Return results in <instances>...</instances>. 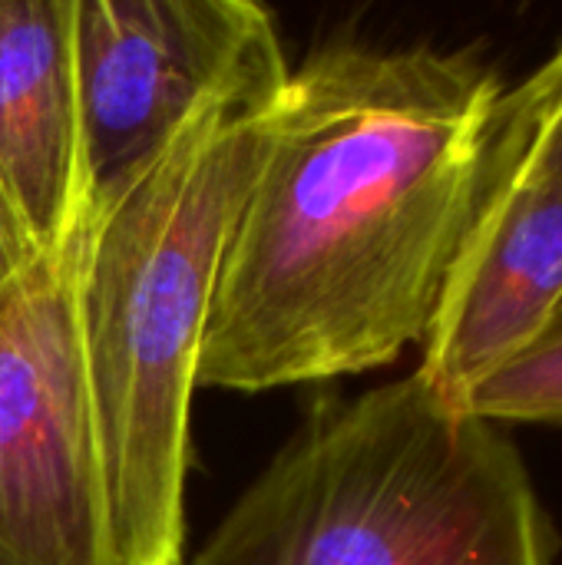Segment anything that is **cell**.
<instances>
[{"instance_id": "1", "label": "cell", "mask_w": 562, "mask_h": 565, "mask_svg": "<svg viewBox=\"0 0 562 565\" xmlns=\"http://www.w3.org/2000/svg\"><path fill=\"white\" fill-rule=\"evenodd\" d=\"M503 83L470 50L325 43L288 70L229 232L199 387L275 391L427 338Z\"/></svg>"}, {"instance_id": "2", "label": "cell", "mask_w": 562, "mask_h": 565, "mask_svg": "<svg viewBox=\"0 0 562 565\" xmlns=\"http://www.w3.org/2000/svg\"><path fill=\"white\" fill-rule=\"evenodd\" d=\"M288 79L278 30L93 205L79 351L116 565L185 563L189 420L219 262Z\"/></svg>"}, {"instance_id": "3", "label": "cell", "mask_w": 562, "mask_h": 565, "mask_svg": "<svg viewBox=\"0 0 562 565\" xmlns=\"http://www.w3.org/2000/svg\"><path fill=\"white\" fill-rule=\"evenodd\" d=\"M189 565H556L517 444L417 374L318 407Z\"/></svg>"}, {"instance_id": "4", "label": "cell", "mask_w": 562, "mask_h": 565, "mask_svg": "<svg viewBox=\"0 0 562 565\" xmlns=\"http://www.w3.org/2000/svg\"><path fill=\"white\" fill-rule=\"evenodd\" d=\"M83 238L0 288V565H116L79 351Z\"/></svg>"}, {"instance_id": "5", "label": "cell", "mask_w": 562, "mask_h": 565, "mask_svg": "<svg viewBox=\"0 0 562 565\" xmlns=\"http://www.w3.org/2000/svg\"><path fill=\"white\" fill-rule=\"evenodd\" d=\"M562 305V189L530 79L503 93L474 212L414 371L447 407L523 354Z\"/></svg>"}, {"instance_id": "6", "label": "cell", "mask_w": 562, "mask_h": 565, "mask_svg": "<svg viewBox=\"0 0 562 565\" xmlns=\"http://www.w3.org/2000/svg\"><path fill=\"white\" fill-rule=\"evenodd\" d=\"M275 33L252 0H76L73 63L93 205L142 172Z\"/></svg>"}, {"instance_id": "7", "label": "cell", "mask_w": 562, "mask_h": 565, "mask_svg": "<svg viewBox=\"0 0 562 565\" xmlns=\"http://www.w3.org/2000/svg\"><path fill=\"white\" fill-rule=\"evenodd\" d=\"M76 0H0V199L36 255L93 215L73 63Z\"/></svg>"}, {"instance_id": "8", "label": "cell", "mask_w": 562, "mask_h": 565, "mask_svg": "<svg viewBox=\"0 0 562 565\" xmlns=\"http://www.w3.org/2000/svg\"><path fill=\"white\" fill-rule=\"evenodd\" d=\"M487 424H562V305L537 341L460 407Z\"/></svg>"}, {"instance_id": "9", "label": "cell", "mask_w": 562, "mask_h": 565, "mask_svg": "<svg viewBox=\"0 0 562 565\" xmlns=\"http://www.w3.org/2000/svg\"><path fill=\"white\" fill-rule=\"evenodd\" d=\"M540 106V139H543V162L553 182L562 189V43L556 53L537 66L530 76Z\"/></svg>"}, {"instance_id": "10", "label": "cell", "mask_w": 562, "mask_h": 565, "mask_svg": "<svg viewBox=\"0 0 562 565\" xmlns=\"http://www.w3.org/2000/svg\"><path fill=\"white\" fill-rule=\"evenodd\" d=\"M40 255L33 252V245L26 242V235L20 232L17 218L10 215V209L0 199V288L7 281H13L23 268H30Z\"/></svg>"}]
</instances>
